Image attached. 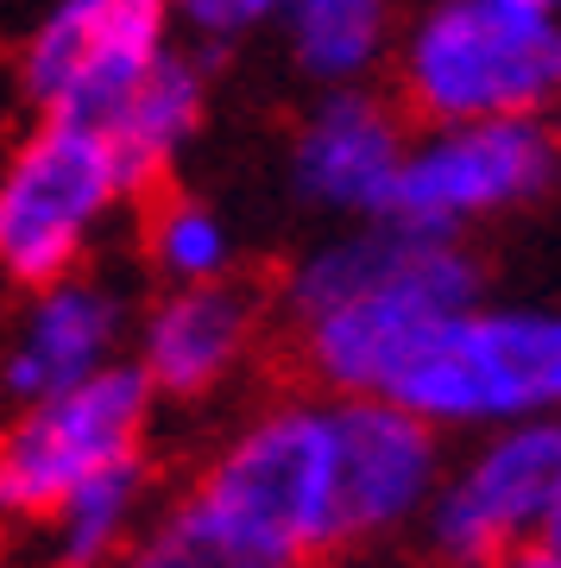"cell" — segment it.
Wrapping results in <instances>:
<instances>
[{"mask_svg":"<svg viewBox=\"0 0 561 568\" xmlns=\"http://www.w3.org/2000/svg\"><path fill=\"white\" fill-rule=\"evenodd\" d=\"M114 568H259V562H246L241 549H227L215 530H202L177 499H159L152 525L133 537V549Z\"/></svg>","mask_w":561,"mask_h":568,"instance_id":"19","label":"cell"},{"mask_svg":"<svg viewBox=\"0 0 561 568\" xmlns=\"http://www.w3.org/2000/svg\"><path fill=\"white\" fill-rule=\"evenodd\" d=\"M385 77L410 126L555 114L561 13L542 0H417Z\"/></svg>","mask_w":561,"mask_h":568,"instance_id":"3","label":"cell"},{"mask_svg":"<svg viewBox=\"0 0 561 568\" xmlns=\"http://www.w3.org/2000/svg\"><path fill=\"white\" fill-rule=\"evenodd\" d=\"M133 234H140V265L152 272V284L241 278V234L196 190L159 183L140 203V215H133Z\"/></svg>","mask_w":561,"mask_h":568,"instance_id":"17","label":"cell"},{"mask_svg":"<svg viewBox=\"0 0 561 568\" xmlns=\"http://www.w3.org/2000/svg\"><path fill=\"white\" fill-rule=\"evenodd\" d=\"M322 568H391L379 556V549H366V556H335V562H322Z\"/></svg>","mask_w":561,"mask_h":568,"instance_id":"21","label":"cell"},{"mask_svg":"<svg viewBox=\"0 0 561 568\" xmlns=\"http://www.w3.org/2000/svg\"><path fill=\"white\" fill-rule=\"evenodd\" d=\"M410 133V114L379 82L316 89L284 145L290 196L328 222H379L398 190Z\"/></svg>","mask_w":561,"mask_h":568,"instance_id":"11","label":"cell"},{"mask_svg":"<svg viewBox=\"0 0 561 568\" xmlns=\"http://www.w3.org/2000/svg\"><path fill=\"white\" fill-rule=\"evenodd\" d=\"M561 506V417L448 443V467L410 544L429 568H492L537 544Z\"/></svg>","mask_w":561,"mask_h":568,"instance_id":"8","label":"cell"},{"mask_svg":"<svg viewBox=\"0 0 561 568\" xmlns=\"http://www.w3.org/2000/svg\"><path fill=\"white\" fill-rule=\"evenodd\" d=\"M341 424V511L347 556L410 544L448 467V436L391 398H335Z\"/></svg>","mask_w":561,"mask_h":568,"instance_id":"13","label":"cell"},{"mask_svg":"<svg viewBox=\"0 0 561 568\" xmlns=\"http://www.w3.org/2000/svg\"><path fill=\"white\" fill-rule=\"evenodd\" d=\"M133 291L101 265L20 291L0 328V410L39 405L51 392L89 386L95 373L121 366L133 342Z\"/></svg>","mask_w":561,"mask_h":568,"instance_id":"12","label":"cell"},{"mask_svg":"<svg viewBox=\"0 0 561 568\" xmlns=\"http://www.w3.org/2000/svg\"><path fill=\"white\" fill-rule=\"evenodd\" d=\"M0 568H7V537H0Z\"/></svg>","mask_w":561,"mask_h":568,"instance_id":"24","label":"cell"},{"mask_svg":"<svg viewBox=\"0 0 561 568\" xmlns=\"http://www.w3.org/2000/svg\"><path fill=\"white\" fill-rule=\"evenodd\" d=\"M561 196V121L499 114V121L417 126L404 152L385 222L436 241H473L480 227L537 215Z\"/></svg>","mask_w":561,"mask_h":568,"instance_id":"6","label":"cell"},{"mask_svg":"<svg viewBox=\"0 0 561 568\" xmlns=\"http://www.w3.org/2000/svg\"><path fill=\"white\" fill-rule=\"evenodd\" d=\"M486 297L473 241H436L404 222H335L278 272L272 316L297 386L328 398H385L398 366L441 316Z\"/></svg>","mask_w":561,"mask_h":568,"instance_id":"1","label":"cell"},{"mask_svg":"<svg viewBox=\"0 0 561 568\" xmlns=\"http://www.w3.org/2000/svg\"><path fill=\"white\" fill-rule=\"evenodd\" d=\"M208 108H215V63L196 58V51H183V44H171L126 89V102L101 121V133L121 145V159L140 171L145 190H159V183H171L183 152L202 140Z\"/></svg>","mask_w":561,"mask_h":568,"instance_id":"14","label":"cell"},{"mask_svg":"<svg viewBox=\"0 0 561 568\" xmlns=\"http://www.w3.org/2000/svg\"><path fill=\"white\" fill-rule=\"evenodd\" d=\"M555 121H561V95H555Z\"/></svg>","mask_w":561,"mask_h":568,"instance_id":"25","label":"cell"},{"mask_svg":"<svg viewBox=\"0 0 561 568\" xmlns=\"http://www.w3.org/2000/svg\"><path fill=\"white\" fill-rule=\"evenodd\" d=\"M171 44V0H44L13 44V102L101 126Z\"/></svg>","mask_w":561,"mask_h":568,"instance_id":"9","label":"cell"},{"mask_svg":"<svg viewBox=\"0 0 561 568\" xmlns=\"http://www.w3.org/2000/svg\"><path fill=\"white\" fill-rule=\"evenodd\" d=\"M448 443L499 424L561 417V304L492 297L441 316L385 392Z\"/></svg>","mask_w":561,"mask_h":568,"instance_id":"5","label":"cell"},{"mask_svg":"<svg viewBox=\"0 0 561 568\" xmlns=\"http://www.w3.org/2000/svg\"><path fill=\"white\" fill-rule=\"evenodd\" d=\"M542 537H549V544H561V506H555V518H549V530H542Z\"/></svg>","mask_w":561,"mask_h":568,"instance_id":"22","label":"cell"},{"mask_svg":"<svg viewBox=\"0 0 561 568\" xmlns=\"http://www.w3.org/2000/svg\"><path fill=\"white\" fill-rule=\"evenodd\" d=\"M542 7H549V13H561V0H542Z\"/></svg>","mask_w":561,"mask_h":568,"instance_id":"23","label":"cell"},{"mask_svg":"<svg viewBox=\"0 0 561 568\" xmlns=\"http://www.w3.org/2000/svg\"><path fill=\"white\" fill-rule=\"evenodd\" d=\"M159 511V467L152 455L108 467L101 480L76 487L58 511H44L26 530L32 544V568H114L133 549L145 525Z\"/></svg>","mask_w":561,"mask_h":568,"instance_id":"16","label":"cell"},{"mask_svg":"<svg viewBox=\"0 0 561 568\" xmlns=\"http://www.w3.org/2000/svg\"><path fill=\"white\" fill-rule=\"evenodd\" d=\"M404 26V0H284L278 7V51L297 82L316 89H354L379 82Z\"/></svg>","mask_w":561,"mask_h":568,"instance_id":"15","label":"cell"},{"mask_svg":"<svg viewBox=\"0 0 561 568\" xmlns=\"http://www.w3.org/2000/svg\"><path fill=\"white\" fill-rule=\"evenodd\" d=\"M272 328V291L246 278L152 284V297L133 310L126 361L140 366L159 410H202L253 379Z\"/></svg>","mask_w":561,"mask_h":568,"instance_id":"10","label":"cell"},{"mask_svg":"<svg viewBox=\"0 0 561 568\" xmlns=\"http://www.w3.org/2000/svg\"><path fill=\"white\" fill-rule=\"evenodd\" d=\"M152 436L159 398L133 361L95 373L89 386L51 392L39 405L0 410V537H26L76 487L152 455Z\"/></svg>","mask_w":561,"mask_h":568,"instance_id":"7","label":"cell"},{"mask_svg":"<svg viewBox=\"0 0 561 568\" xmlns=\"http://www.w3.org/2000/svg\"><path fill=\"white\" fill-rule=\"evenodd\" d=\"M152 196L121 145L89 121H32L0 145V284L39 291L101 265L114 227Z\"/></svg>","mask_w":561,"mask_h":568,"instance_id":"4","label":"cell"},{"mask_svg":"<svg viewBox=\"0 0 561 568\" xmlns=\"http://www.w3.org/2000/svg\"><path fill=\"white\" fill-rule=\"evenodd\" d=\"M492 568H561V544H549V537H537V544L511 549V556H504V562H492Z\"/></svg>","mask_w":561,"mask_h":568,"instance_id":"20","label":"cell"},{"mask_svg":"<svg viewBox=\"0 0 561 568\" xmlns=\"http://www.w3.org/2000/svg\"><path fill=\"white\" fill-rule=\"evenodd\" d=\"M278 7L284 0H171V39L196 58L221 63L246 44H259L278 26Z\"/></svg>","mask_w":561,"mask_h":568,"instance_id":"18","label":"cell"},{"mask_svg":"<svg viewBox=\"0 0 561 568\" xmlns=\"http://www.w3.org/2000/svg\"><path fill=\"white\" fill-rule=\"evenodd\" d=\"M171 499L259 568H322L347 556L335 398L284 386L241 405Z\"/></svg>","mask_w":561,"mask_h":568,"instance_id":"2","label":"cell"}]
</instances>
